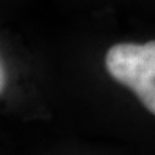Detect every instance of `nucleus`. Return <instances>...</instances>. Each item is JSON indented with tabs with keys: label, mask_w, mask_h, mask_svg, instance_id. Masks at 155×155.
I'll list each match as a JSON object with an SVG mask.
<instances>
[{
	"label": "nucleus",
	"mask_w": 155,
	"mask_h": 155,
	"mask_svg": "<svg viewBox=\"0 0 155 155\" xmlns=\"http://www.w3.org/2000/svg\"><path fill=\"white\" fill-rule=\"evenodd\" d=\"M105 66L115 81L132 91L155 115V40L145 44L119 43L110 47Z\"/></svg>",
	"instance_id": "f257e3e1"
},
{
	"label": "nucleus",
	"mask_w": 155,
	"mask_h": 155,
	"mask_svg": "<svg viewBox=\"0 0 155 155\" xmlns=\"http://www.w3.org/2000/svg\"><path fill=\"white\" fill-rule=\"evenodd\" d=\"M7 85V71H5V66H4V62L0 57V94L4 92Z\"/></svg>",
	"instance_id": "f03ea898"
}]
</instances>
